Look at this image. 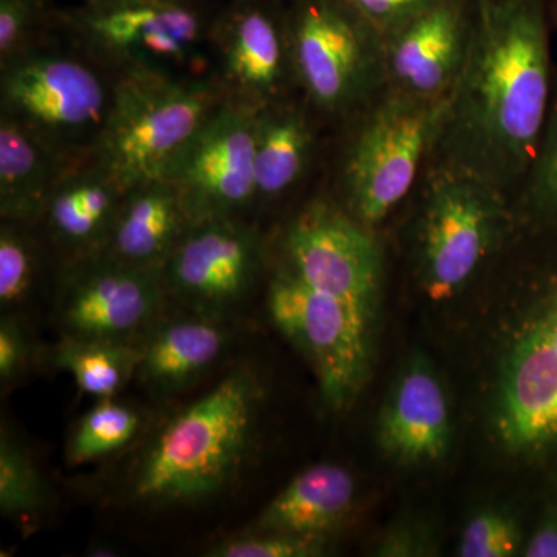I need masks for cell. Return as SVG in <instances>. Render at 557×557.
<instances>
[{
	"label": "cell",
	"mask_w": 557,
	"mask_h": 557,
	"mask_svg": "<svg viewBox=\"0 0 557 557\" xmlns=\"http://www.w3.org/2000/svg\"><path fill=\"white\" fill-rule=\"evenodd\" d=\"M553 89L544 0L487 5L440 134L450 164L498 188L523 182L544 135Z\"/></svg>",
	"instance_id": "cell-1"
},
{
	"label": "cell",
	"mask_w": 557,
	"mask_h": 557,
	"mask_svg": "<svg viewBox=\"0 0 557 557\" xmlns=\"http://www.w3.org/2000/svg\"><path fill=\"white\" fill-rule=\"evenodd\" d=\"M258 409L256 376L248 369L231 372L160 429L132 474V500L171 507L225 491L244 467Z\"/></svg>",
	"instance_id": "cell-2"
},
{
	"label": "cell",
	"mask_w": 557,
	"mask_h": 557,
	"mask_svg": "<svg viewBox=\"0 0 557 557\" xmlns=\"http://www.w3.org/2000/svg\"><path fill=\"white\" fill-rule=\"evenodd\" d=\"M214 112L207 87L137 72L110 100L100 170L121 193L163 180L171 161Z\"/></svg>",
	"instance_id": "cell-3"
},
{
	"label": "cell",
	"mask_w": 557,
	"mask_h": 557,
	"mask_svg": "<svg viewBox=\"0 0 557 557\" xmlns=\"http://www.w3.org/2000/svg\"><path fill=\"white\" fill-rule=\"evenodd\" d=\"M450 94L420 98L399 94L380 106L348 161L350 207L362 225H375L408 196L429 145L442 134Z\"/></svg>",
	"instance_id": "cell-4"
},
{
	"label": "cell",
	"mask_w": 557,
	"mask_h": 557,
	"mask_svg": "<svg viewBox=\"0 0 557 557\" xmlns=\"http://www.w3.org/2000/svg\"><path fill=\"white\" fill-rule=\"evenodd\" d=\"M497 189L456 164L432 180L420 231V277L429 298H454L490 255L502 218Z\"/></svg>",
	"instance_id": "cell-5"
},
{
	"label": "cell",
	"mask_w": 557,
	"mask_h": 557,
	"mask_svg": "<svg viewBox=\"0 0 557 557\" xmlns=\"http://www.w3.org/2000/svg\"><path fill=\"white\" fill-rule=\"evenodd\" d=\"M269 311L282 335L313 368L327 408L350 405L368 373L370 317L309 287L293 271L271 282Z\"/></svg>",
	"instance_id": "cell-6"
},
{
	"label": "cell",
	"mask_w": 557,
	"mask_h": 557,
	"mask_svg": "<svg viewBox=\"0 0 557 557\" xmlns=\"http://www.w3.org/2000/svg\"><path fill=\"white\" fill-rule=\"evenodd\" d=\"M256 116L236 108L212 112L171 161L163 180L185 205L190 223L228 218L256 196Z\"/></svg>",
	"instance_id": "cell-7"
},
{
	"label": "cell",
	"mask_w": 557,
	"mask_h": 557,
	"mask_svg": "<svg viewBox=\"0 0 557 557\" xmlns=\"http://www.w3.org/2000/svg\"><path fill=\"white\" fill-rule=\"evenodd\" d=\"M364 226L338 209L313 205L289 226L285 244L300 281L372 317L383 259Z\"/></svg>",
	"instance_id": "cell-8"
},
{
	"label": "cell",
	"mask_w": 557,
	"mask_h": 557,
	"mask_svg": "<svg viewBox=\"0 0 557 557\" xmlns=\"http://www.w3.org/2000/svg\"><path fill=\"white\" fill-rule=\"evenodd\" d=\"M164 292L163 270L101 256L70 278L60 306L64 336L129 343L159 322Z\"/></svg>",
	"instance_id": "cell-9"
},
{
	"label": "cell",
	"mask_w": 557,
	"mask_h": 557,
	"mask_svg": "<svg viewBox=\"0 0 557 557\" xmlns=\"http://www.w3.org/2000/svg\"><path fill=\"white\" fill-rule=\"evenodd\" d=\"M258 256L251 231L228 218L199 220L164 262V285L207 313L230 309L248 292Z\"/></svg>",
	"instance_id": "cell-10"
},
{
	"label": "cell",
	"mask_w": 557,
	"mask_h": 557,
	"mask_svg": "<svg viewBox=\"0 0 557 557\" xmlns=\"http://www.w3.org/2000/svg\"><path fill=\"white\" fill-rule=\"evenodd\" d=\"M2 95L17 121L61 135L102 126L110 106L98 76L65 58H33L13 65L3 75Z\"/></svg>",
	"instance_id": "cell-11"
},
{
	"label": "cell",
	"mask_w": 557,
	"mask_h": 557,
	"mask_svg": "<svg viewBox=\"0 0 557 557\" xmlns=\"http://www.w3.org/2000/svg\"><path fill=\"white\" fill-rule=\"evenodd\" d=\"M497 432L512 453L557 448V370L537 318L512 344L497 403Z\"/></svg>",
	"instance_id": "cell-12"
},
{
	"label": "cell",
	"mask_w": 557,
	"mask_h": 557,
	"mask_svg": "<svg viewBox=\"0 0 557 557\" xmlns=\"http://www.w3.org/2000/svg\"><path fill=\"white\" fill-rule=\"evenodd\" d=\"M450 435L445 388L426 359L413 358L381 410V449L398 463H435L448 454Z\"/></svg>",
	"instance_id": "cell-13"
},
{
	"label": "cell",
	"mask_w": 557,
	"mask_h": 557,
	"mask_svg": "<svg viewBox=\"0 0 557 557\" xmlns=\"http://www.w3.org/2000/svg\"><path fill=\"white\" fill-rule=\"evenodd\" d=\"M296 64L313 100L338 109L358 94L369 54L354 25L325 3L306 7L295 36Z\"/></svg>",
	"instance_id": "cell-14"
},
{
	"label": "cell",
	"mask_w": 557,
	"mask_h": 557,
	"mask_svg": "<svg viewBox=\"0 0 557 557\" xmlns=\"http://www.w3.org/2000/svg\"><path fill=\"white\" fill-rule=\"evenodd\" d=\"M90 30L113 53L153 64L188 60L200 38L196 13L174 0H120L91 17Z\"/></svg>",
	"instance_id": "cell-15"
},
{
	"label": "cell",
	"mask_w": 557,
	"mask_h": 557,
	"mask_svg": "<svg viewBox=\"0 0 557 557\" xmlns=\"http://www.w3.org/2000/svg\"><path fill=\"white\" fill-rule=\"evenodd\" d=\"M467 51L460 14L440 3L417 14L392 40L387 69L401 94L438 98L453 91Z\"/></svg>",
	"instance_id": "cell-16"
},
{
	"label": "cell",
	"mask_w": 557,
	"mask_h": 557,
	"mask_svg": "<svg viewBox=\"0 0 557 557\" xmlns=\"http://www.w3.org/2000/svg\"><path fill=\"white\" fill-rule=\"evenodd\" d=\"M190 225L177 189L166 180L146 183L123 194L106 234L110 259L163 270L172 249Z\"/></svg>",
	"instance_id": "cell-17"
},
{
	"label": "cell",
	"mask_w": 557,
	"mask_h": 557,
	"mask_svg": "<svg viewBox=\"0 0 557 557\" xmlns=\"http://www.w3.org/2000/svg\"><path fill=\"white\" fill-rule=\"evenodd\" d=\"M226 344L228 333L214 319L159 321L138 344L137 376L156 391H177L211 369Z\"/></svg>",
	"instance_id": "cell-18"
},
{
	"label": "cell",
	"mask_w": 557,
	"mask_h": 557,
	"mask_svg": "<svg viewBox=\"0 0 557 557\" xmlns=\"http://www.w3.org/2000/svg\"><path fill=\"white\" fill-rule=\"evenodd\" d=\"M357 483L339 465H314L296 475L260 512L249 531L329 536L354 507Z\"/></svg>",
	"instance_id": "cell-19"
},
{
	"label": "cell",
	"mask_w": 557,
	"mask_h": 557,
	"mask_svg": "<svg viewBox=\"0 0 557 557\" xmlns=\"http://www.w3.org/2000/svg\"><path fill=\"white\" fill-rule=\"evenodd\" d=\"M50 161L32 132L13 116L0 123V211L10 222H28L46 211L51 196Z\"/></svg>",
	"instance_id": "cell-20"
},
{
	"label": "cell",
	"mask_w": 557,
	"mask_h": 557,
	"mask_svg": "<svg viewBox=\"0 0 557 557\" xmlns=\"http://www.w3.org/2000/svg\"><path fill=\"white\" fill-rule=\"evenodd\" d=\"M123 193L101 170L61 183L51 190L47 215L51 230L73 247L106 236Z\"/></svg>",
	"instance_id": "cell-21"
},
{
	"label": "cell",
	"mask_w": 557,
	"mask_h": 557,
	"mask_svg": "<svg viewBox=\"0 0 557 557\" xmlns=\"http://www.w3.org/2000/svg\"><path fill=\"white\" fill-rule=\"evenodd\" d=\"M311 135L295 112L269 113L256 119V196H277L288 189L306 166Z\"/></svg>",
	"instance_id": "cell-22"
},
{
	"label": "cell",
	"mask_w": 557,
	"mask_h": 557,
	"mask_svg": "<svg viewBox=\"0 0 557 557\" xmlns=\"http://www.w3.org/2000/svg\"><path fill=\"white\" fill-rule=\"evenodd\" d=\"M139 347L121 341L64 336L51 351L54 368L65 370L84 394L113 398L137 375Z\"/></svg>",
	"instance_id": "cell-23"
},
{
	"label": "cell",
	"mask_w": 557,
	"mask_h": 557,
	"mask_svg": "<svg viewBox=\"0 0 557 557\" xmlns=\"http://www.w3.org/2000/svg\"><path fill=\"white\" fill-rule=\"evenodd\" d=\"M231 78L242 89L263 94L281 78L282 46L273 22L259 13L242 14L231 33L228 49Z\"/></svg>",
	"instance_id": "cell-24"
},
{
	"label": "cell",
	"mask_w": 557,
	"mask_h": 557,
	"mask_svg": "<svg viewBox=\"0 0 557 557\" xmlns=\"http://www.w3.org/2000/svg\"><path fill=\"white\" fill-rule=\"evenodd\" d=\"M139 426L137 410L113 398L101 399L73 431L65 450L67 463L78 467L124 448L138 434Z\"/></svg>",
	"instance_id": "cell-25"
},
{
	"label": "cell",
	"mask_w": 557,
	"mask_h": 557,
	"mask_svg": "<svg viewBox=\"0 0 557 557\" xmlns=\"http://www.w3.org/2000/svg\"><path fill=\"white\" fill-rule=\"evenodd\" d=\"M49 502L46 480L35 461L5 429L0 437V512L5 518L32 519Z\"/></svg>",
	"instance_id": "cell-26"
},
{
	"label": "cell",
	"mask_w": 557,
	"mask_h": 557,
	"mask_svg": "<svg viewBox=\"0 0 557 557\" xmlns=\"http://www.w3.org/2000/svg\"><path fill=\"white\" fill-rule=\"evenodd\" d=\"M523 201L539 220L557 223V79L541 145L523 180Z\"/></svg>",
	"instance_id": "cell-27"
},
{
	"label": "cell",
	"mask_w": 557,
	"mask_h": 557,
	"mask_svg": "<svg viewBox=\"0 0 557 557\" xmlns=\"http://www.w3.org/2000/svg\"><path fill=\"white\" fill-rule=\"evenodd\" d=\"M327 536L248 531L239 537L226 539L207 552L212 557H314L325 553Z\"/></svg>",
	"instance_id": "cell-28"
},
{
	"label": "cell",
	"mask_w": 557,
	"mask_h": 557,
	"mask_svg": "<svg viewBox=\"0 0 557 557\" xmlns=\"http://www.w3.org/2000/svg\"><path fill=\"white\" fill-rule=\"evenodd\" d=\"M520 530L511 516L500 511L479 512L469 520L458 544L463 557H509L519 552Z\"/></svg>",
	"instance_id": "cell-29"
},
{
	"label": "cell",
	"mask_w": 557,
	"mask_h": 557,
	"mask_svg": "<svg viewBox=\"0 0 557 557\" xmlns=\"http://www.w3.org/2000/svg\"><path fill=\"white\" fill-rule=\"evenodd\" d=\"M35 277V255L32 245L16 228L0 231V306H20L30 292Z\"/></svg>",
	"instance_id": "cell-30"
},
{
	"label": "cell",
	"mask_w": 557,
	"mask_h": 557,
	"mask_svg": "<svg viewBox=\"0 0 557 557\" xmlns=\"http://www.w3.org/2000/svg\"><path fill=\"white\" fill-rule=\"evenodd\" d=\"M32 343L20 319L3 317L0 321V381L2 386L21 379L30 364Z\"/></svg>",
	"instance_id": "cell-31"
},
{
	"label": "cell",
	"mask_w": 557,
	"mask_h": 557,
	"mask_svg": "<svg viewBox=\"0 0 557 557\" xmlns=\"http://www.w3.org/2000/svg\"><path fill=\"white\" fill-rule=\"evenodd\" d=\"M28 0H0V57L9 58L27 30L30 20Z\"/></svg>",
	"instance_id": "cell-32"
},
{
	"label": "cell",
	"mask_w": 557,
	"mask_h": 557,
	"mask_svg": "<svg viewBox=\"0 0 557 557\" xmlns=\"http://www.w3.org/2000/svg\"><path fill=\"white\" fill-rule=\"evenodd\" d=\"M366 16L375 21H392L417 10L426 0H348Z\"/></svg>",
	"instance_id": "cell-33"
},
{
	"label": "cell",
	"mask_w": 557,
	"mask_h": 557,
	"mask_svg": "<svg viewBox=\"0 0 557 557\" xmlns=\"http://www.w3.org/2000/svg\"><path fill=\"white\" fill-rule=\"evenodd\" d=\"M523 556L557 557V516H549L528 541Z\"/></svg>",
	"instance_id": "cell-34"
},
{
	"label": "cell",
	"mask_w": 557,
	"mask_h": 557,
	"mask_svg": "<svg viewBox=\"0 0 557 557\" xmlns=\"http://www.w3.org/2000/svg\"><path fill=\"white\" fill-rule=\"evenodd\" d=\"M556 2H557V0H556Z\"/></svg>",
	"instance_id": "cell-35"
}]
</instances>
